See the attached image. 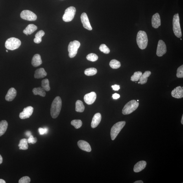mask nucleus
I'll return each instance as SVG.
<instances>
[{
	"instance_id": "nucleus-30",
	"label": "nucleus",
	"mask_w": 183,
	"mask_h": 183,
	"mask_svg": "<svg viewBox=\"0 0 183 183\" xmlns=\"http://www.w3.org/2000/svg\"><path fill=\"white\" fill-rule=\"evenodd\" d=\"M110 66L113 69H117L121 66V64L119 61L116 60H113L110 62Z\"/></svg>"
},
{
	"instance_id": "nucleus-2",
	"label": "nucleus",
	"mask_w": 183,
	"mask_h": 183,
	"mask_svg": "<svg viewBox=\"0 0 183 183\" xmlns=\"http://www.w3.org/2000/svg\"><path fill=\"white\" fill-rule=\"evenodd\" d=\"M136 41L137 45L140 49H145L147 46L148 41L146 33L142 30L139 31L137 34Z\"/></svg>"
},
{
	"instance_id": "nucleus-15",
	"label": "nucleus",
	"mask_w": 183,
	"mask_h": 183,
	"mask_svg": "<svg viewBox=\"0 0 183 183\" xmlns=\"http://www.w3.org/2000/svg\"><path fill=\"white\" fill-rule=\"evenodd\" d=\"M152 27L157 29L161 25V20L160 15L156 13L152 17Z\"/></svg>"
},
{
	"instance_id": "nucleus-10",
	"label": "nucleus",
	"mask_w": 183,
	"mask_h": 183,
	"mask_svg": "<svg viewBox=\"0 0 183 183\" xmlns=\"http://www.w3.org/2000/svg\"><path fill=\"white\" fill-rule=\"evenodd\" d=\"M167 52V47L166 45L163 40H160L159 41L157 49L156 54L159 57L162 56L166 53Z\"/></svg>"
},
{
	"instance_id": "nucleus-23",
	"label": "nucleus",
	"mask_w": 183,
	"mask_h": 183,
	"mask_svg": "<svg viewBox=\"0 0 183 183\" xmlns=\"http://www.w3.org/2000/svg\"><path fill=\"white\" fill-rule=\"evenodd\" d=\"M38 29V27L34 24H30L27 26L26 29L23 30V33L27 35H30L33 33Z\"/></svg>"
},
{
	"instance_id": "nucleus-26",
	"label": "nucleus",
	"mask_w": 183,
	"mask_h": 183,
	"mask_svg": "<svg viewBox=\"0 0 183 183\" xmlns=\"http://www.w3.org/2000/svg\"><path fill=\"white\" fill-rule=\"evenodd\" d=\"M84 106L82 102L80 100H78L76 102L75 110L78 112H82L84 110Z\"/></svg>"
},
{
	"instance_id": "nucleus-20",
	"label": "nucleus",
	"mask_w": 183,
	"mask_h": 183,
	"mask_svg": "<svg viewBox=\"0 0 183 183\" xmlns=\"http://www.w3.org/2000/svg\"><path fill=\"white\" fill-rule=\"evenodd\" d=\"M31 63L33 66L34 67L40 66L42 64V61L40 54H36L33 56Z\"/></svg>"
},
{
	"instance_id": "nucleus-12",
	"label": "nucleus",
	"mask_w": 183,
	"mask_h": 183,
	"mask_svg": "<svg viewBox=\"0 0 183 183\" xmlns=\"http://www.w3.org/2000/svg\"><path fill=\"white\" fill-rule=\"evenodd\" d=\"M96 94L94 92H91L84 96V99L85 102L88 105L92 104L96 99Z\"/></svg>"
},
{
	"instance_id": "nucleus-32",
	"label": "nucleus",
	"mask_w": 183,
	"mask_h": 183,
	"mask_svg": "<svg viewBox=\"0 0 183 183\" xmlns=\"http://www.w3.org/2000/svg\"><path fill=\"white\" fill-rule=\"evenodd\" d=\"M71 124L76 129H78L82 127V123L80 120H74L71 122Z\"/></svg>"
},
{
	"instance_id": "nucleus-25",
	"label": "nucleus",
	"mask_w": 183,
	"mask_h": 183,
	"mask_svg": "<svg viewBox=\"0 0 183 183\" xmlns=\"http://www.w3.org/2000/svg\"><path fill=\"white\" fill-rule=\"evenodd\" d=\"M32 91L34 95H39L43 97L45 96V91L42 87H40L38 88H34L33 90Z\"/></svg>"
},
{
	"instance_id": "nucleus-5",
	"label": "nucleus",
	"mask_w": 183,
	"mask_h": 183,
	"mask_svg": "<svg viewBox=\"0 0 183 183\" xmlns=\"http://www.w3.org/2000/svg\"><path fill=\"white\" fill-rule=\"evenodd\" d=\"M173 30L175 35L178 38L182 36V32L181 29L179 15L178 13L174 15L173 21Z\"/></svg>"
},
{
	"instance_id": "nucleus-38",
	"label": "nucleus",
	"mask_w": 183,
	"mask_h": 183,
	"mask_svg": "<svg viewBox=\"0 0 183 183\" xmlns=\"http://www.w3.org/2000/svg\"><path fill=\"white\" fill-rule=\"evenodd\" d=\"M27 141L28 143L34 144L36 143L37 139L36 138H34L33 136L31 135L29 137Z\"/></svg>"
},
{
	"instance_id": "nucleus-28",
	"label": "nucleus",
	"mask_w": 183,
	"mask_h": 183,
	"mask_svg": "<svg viewBox=\"0 0 183 183\" xmlns=\"http://www.w3.org/2000/svg\"><path fill=\"white\" fill-rule=\"evenodd\" d=\"M97 69L94 67H91L86 69L84 71V74L87 76H91L96 74L97 73Z\"/></svg>"
},
{
	"instance_id": "nucleus-34",
	"label": "nucleus",
	"mask_w": 183,
	"mask_h": 183,
	"mask_svg": "<svg viewBox=\"0 0 183 183\" xmlns=\"http://www.w3.org/2000/svg\"><path fill=\"white\" fill-rule=\"evenodd\" d=\"M100 50L104 53L108 54L110 53V50L105 44H101L99 48Z\"/></svg>"
},
{
	"instance_id": "nucleus-45",
	"label": "nucleus",
	"mask_w": 183,
	"mask_h": 183,
	"mask_svg": "<svg viewBox=\"0 0 183 183\" xmlns=\"http://www.w3.org/2000/svg\"><path fill=\"white\" fill-rule=\"evenodd\" d=\"M134 183H143V182L142 181V180H138V181H137L135 182Z\"/></svg>"
},
{
	"instance_id": "nucleus-31",
	"label": "nucleus",
	"mask_w": 183,
	"mask_h": 183,
	"mask_svg": "<svg viewBox=\"0 0 183 183\" xmlns=\"http://www.w3.org/2000/svg\"><path fill=\"white\" fill-rule=\"evenodd\" d=\"M143 74L140 71L136 72L134 74L132 75L131 80L132 82H137L138 81L141 76Z\"/></svg>"
},
{
	"instance_id": "nucleus-6",
	"label": "nucleus",
	"mask_w": 183,
	"mask_h": 183,
	"mask_svg": "<svg viewBox=\"0 0 183 183\" xmlns=\"http://www.w3.org/2000/svg\"><path fill=\"white\" fill-rule=\"evenodd\" d=\"M21 45V41L18 39L11 38L6 40L5 45L6 49L11 50H14L18 49Z\"/></svg>"
},
{
	"instance_id": "nucleus-24",
	"label": "nucleus",
	"mask_w": 183,
	"mask_h": 183,
	"mask_svg": "<svg viewBox=\"0 0 183 183\" xmlns=\"http://www.w3.org/2000/svg\"><path fill=\"white\" fill-rule=\"evenodd\" d=\"M8 126V122L5 120L0 122V136L5 133Z\"/></svg>"
},
{
	"instance_id": "nucleus-4",
	"label": "nucleus",
	"mask_w": 183,
	"mask_h": 183,
	"mask_svg": "<svg viewBox=\"0 0 183 183\" xmlns=\"http://www.w3.org/2000/svg\"><path fill=\"white\" fill-rule=\"evenodd\" d=\"M126 123L125 121H121L118 122L113 125L111 130V136L112 140H114L116 138Z\"/></svg>"
},
{
	"instance_id": "nucleus-37",
	"label": "nucleus",
	"mask_w": 183,
	"mask_h": 183,
	"mask_svg": "<svg viewBox=\"0 0 183 183\" xmlns=\"http://www.w3.org/2000/svg\"><path fill=\"white\" fill-rule=\"evenodd\" d=\"M38 131L40 135H43L47 134L48 131V129L46 128H39Z\"/></svg>"
},
{
	"instance_id": "nucleus-48",
	"label": "nucleus",
	"mask_w": 183,
	"mask_h": 183,
	"mask_svg": "<svg viewBox=\"0 0 183 183\" xmlns=\"http://www.w3.org/2000/svg\"><path fill=\"white\" fill-rule=\"evenodd\" d=\"M6 52H8V50H6Z\"/></svg>"
},
{
	"instance_id": "nucleus-42",
	"label": "nucleus",
	"mask_w": 183,
	"mask_h": 183,
	"mask_svg": "<svg viewBox=\"0 0 183 183\" xmlns=\"http://www.w3.org/2000/svg\"><path fill=\"white\" fill-rule=\"evenodd\" d=\"M120 97V96L117 93H115L112 95V97L114 99H118Z\"/></svg>"
},
{
	"instance_id": "nucleus-36",
	"label": "nucleus",
	"mask_w": 183,
	"mask_h": 183,
	"mask_svg": "<svg viewBox=\"0 0 183 183\" xmlns=\"http://www.w3.org/2000/svg\"><path fill=\"white\" fill-rule=\"evenodd\" d=\"M30 181V179L28 176H24L22 177L19 180V183H29Z\"/></svg>"
},
{
	"instance_id": "nucleus-29",
	"label": "nucleus",
	"mask_w": 183,
	"mask_h": 183,
	"mask_svg": "<svg viewBox=\"0 0 183 183\" xmlns=\"http://www.w3.org/2000/svg\"><path fill=\"white\" fill-rule=\"evenodd\" d=\"M41 87L45 91H49L50 90V88L49 85V80L48 79H43L41 82Z\"/></svg>"
},
{
	"instance_id": "nucleus-40",
	"label": "nucleus",
	"mask_w": 183,
	"mask_h": 183,
	"mask_svg": "<svg viewBox=\"0 0 183 183\" xmlns=\"http://www.w3.org/2000/svg\"><path fill=\"white\" fill-rule=\"evenodd\" d=\"M112 87L113 90L114 91H118L120 89V86L117 84H115L114 85L112 86Z\"/></svg>"
},
{
	"instance_id": "nucleus-17",
	"label": "nucleus",
	"mask_w": 183,
	"mask_h": 183,
	"mask_svg": "<svg viewBox=\"0 0 183 183\" xmlns=\"http://www.w3.org/2000/svg\"><path fill=\"white\" fill-rule=\"evenodd\" d=\"M16 90L13 88H11L8 90L5 97V99L8 101H12L16 97Z\"/></svg>"
},
{
	"instance_id": "nucleus-18",
	"label": "nucleus",
	"mask_w": 183,
	"mask_h": 183,
	"mask_svg": "<svg viewBox=\"0 0 183 183\" xmlns=\"http://www.w3.org/2000/svg\"><path fill=\"white\" fill-rule=\"evenodd\" d=\"M101 119V116L100 113H96L93 116L91 123V126L92 128H95L99 125Z\"/></svg>"
},
{
	"instance_id": "nucleus-11",
	"label": "nucleus",
	"mask_w": 183,
	"mask_h": 183,
	"mask_svg": "<svg viewBox=\"0 0 183 183\" xmlns=\"http://www.w3.org/2000/svg\"><path fill=\"white\" fill-rule=\"evenodd\" d=\"M34 109L31 106H29L24 109L23 111L19 114L21 119H24L29 118L33 113Z\"/></svg>"
},
{
	"instance_id": "nucleus-7",
	"label": "nucleus",
	"mask_w": 183,
	"mask_h": 183,
	"mask_svg": "<svg viewBox=\"0 0 183 183\" xmlns=\"http://www.w3.org/2000/svg\"><path fill=\"white\" fill-rule=\"evenodd\" d=\"M80 45L79 41L74 40L70 43L68 50L69 57L73 58L76 56L78 50Z\"/></svg>"
},
{
	"instance_id": "nucleus-13",
	"label": "nucleus",
	"mask_w": 183,
	"mask_h": 183,
	"mask_svg": "<svg viewBox=\"0 0 183 183\" xmlns=\"http://www.w3.org/2000/svg\"><path fill=\"white\" fill-rule=\"evenodd\" d=\"M81 19L83 27L89 30H92V28L90 25L88 16L86 13H83L81 16Z\"/></svg>"
},
{
	"instance_id": "nucleus-44",
	"label": "nucleus",
	"mask_w": 183,
	"mask_h": 183,
	"mask_svg": "<svg viewBox=\"0 0 183 183\" xmlns=\"http://www.w3.org/2000/svg\"><path fill=\"white\" fill-rule=\"evenodd\" d=\"M2 162H3V158H2V156L0 155V165L1 164Z\"/></svg>"
},
{
	"instance_id": "nucleus-22",
	"label": "nucleus",
	"mask_w": 183,
	"mask_h": 183,
	"mask_svg": "<svg viewBox=\"0 0 183 183\" xmlns=\"http://www.w3.org/2000/svg\"><path fill=\"white\" fill-rule=\"evenodd\" d=\"M151 74V72L150 71H146L144 73L139 79V82L138 84H145L147 82L148 77H149Z\"/></svg>"
},
{
	"instance_id": "nucleus-14",
	"label": "nucleus",
	"mask_w": 183,
	"mask_h": 183,
	"mask_svg": "<svg viewBox=\"0 0 183 183\" xmlns=\"http://www.w3.org/2000/svg\"><path fill=\"white\" fill-rule=\"evenodd\" d=\"M173 97L176 99H180L183 97V87L178 86L174 89L171 92Z\"/></svg>"
},
{
	"instance_id": "nucleus-47",
	"label": "nucleus",
	"mask_w": 183,
	"mask_h": 183,
	"mask_svg": "<svg viewBox=\"0 0 183 183\" xmlns=\"http://www.w3.org/2000/svg\"><path fill=\"white\" fill-rule=\"evenodd\" d=\"M181 123L183 125V115H182V118L181 120Z\"/></svg>"
},
{
	"instance_id": "nucleus-1",
	"label": "nucleus",
	"mask_w": 183,
	"mask_h": 183,
	"mask_svg": "<svg viewBox=\"0 0 183 183\" xmlns=\"http://www.w3.org/2000/svg\"><path fill=\"white\" fill-rule=\"evenodd\" d=\"M62 106V101L61 98L57 96L54 99L51 104V115L53 118H57L59 115Z\"/></svg>"
},
{
	"instance_id": "nucleus-39",
	"label": "nucleus",
	"mask_w": 183,
	"mask_h": 183,
	"mask_svg": "<svg viewBox=\"0 0 183 183\" xmlns=\"http://www.w3.org/2000/svg\"><path fill=\"white\" fill-rule=\"evenodd\" d=\"M45 33L43 30H40L36 34L35 38L42 39V37L45 35Z\"/></svg>"
},
{
	"instance_id": "nucleus-9",
	"label": "nucleus",
	"mask_w": 183,
	"mask_h": 183,
	"mask_svg": "<svg viewBox=\"0 0 183 183\" xmlns=\"http://www.w3.org/2000/svg\"><path fill=\"white\" fill-rule=\"evenodd\" d=\"M21 18L24 20L30 21H35L37 19L36 15L31 11L25 10L23 11L21 14Z\"/></svg>"
},
{
	"instance_id": "nucleus-49",
	"label": "nucleus",
	"mask_w": 183,
	"mask_h": 183,
	"mask_svg": "<svg viewBox=\"0 0 183 183\" xmlns=\"http://www.w3.org/2000/svg\"><path fill=\"white\" fill-rule=\"evenodd\" d=\"M139 101V100H137V101Z\"/></svg>"
},
{
	"instance_id": "nucleus-8",
	"label": "nucleus",
	"mask_w": 183,
	"mask_h": 183,
	"mask_svg": "<svg viewBox=\"0 0 183 183\" xmlns=\"http://www.w3.org/2000/svg\"><path fill=\"white\" fill-rule=\"evenodd\" d=\"M76 12V8L74 6H70L67 9L62 17L63 21L66 22L71 21L74 17Z\"/></svg>"
},
{
	"instance_id": "nucleus-41",
	"label": "nucleus",
	"mask_w": 183,
	"mask_h": 183,
	"mask_svg": "<svg viewBox=\"0 0 183 183\" xmlns=\"http://www.w3.org/2000/svg\"><path fill=\"white\" fill-rule=\"evenodd\" d=\"M41 41H42V39L35 38L34 39V42L36 43H38V44L40 43L41 42Z\"/></svg>"
},
{
	"instance_id": "nucleus-3",
	"label": "nucleus",
	"mask_w": 183,
	"mask_h": 183,
	"mask_svg": "<svg viewBox=\"0 0 183 183\" xmlns=\"http://www.w3.org/2000/svg\"><path fill=\"white\" fill-rule=\"evenodd\" d=\"M139 104L136 100H132L126 104L122 110L123 115H128L136 110L138 108Z\"/></svg>"
},
{
	"instance_id": "nucleus-16",
	"label": "nucleus",
	"mask_w": 183,
	"mask_h": 183,
	"mask_svg": "<svg viewBox=\"0 0 183 183\" xmlns=\"http://www.w3.org/2000/svg\"><path fill=\"white\" fill-rule=\"evenodd\" d=\"M77 144L78 146L80 149L83 150V151L87 152H90L91 151L90 145L85 141L79 140Z\"/></svg>"
},
{
	"instance_id": "nucleus-33",
	"label": "nucleus",
	"mask_w": 183,
	"mask_h": 183,
	"mask_svg": "<svg viewBox=\"0 0 183 183\" xmlns=\"http://www.w3.org/2000/svg\"><path fill=\"white\" fill-rule=\"evenodd\" d=\"M87 60L91 62H94L98 60V56L95 54L90 53L87 56Z\"/></svg>"
},
{
	"instance_id": "nucleus-43",
	"label": "nucleus",
	"mask_w": 183,
	"mask_h": 183,
	"mask_svg": "<svg viewBox=\"0 0 183 183\" xmlns=\"http://www.w3.org/2000/svg\"><path fill=\"white\" fill-rule=\"evenodd\" d=\"M26 135L27 136L29 137L31 135V133L30 131H27L26 133Z\"/></svg>"
},
{
	"instance_id": "nucleus-19",
	"label": "nucleus",
	"mask_w": 183,
	"mask_h": 183,
	"mask_svg": "<svg viewBox=\"0 0 183 183\" xmlns=\"http://www.w3.org/2000/svg\"><path fill=\"white\" fill-rule=\"evenodd\" d=\"M146 165L147 162L143 160L140 161L134 165V171L135 172H139L144 169Z\"/></svg>"
},
{
	"instance_id": "nucleus-35",
	"label": "nucleus",
	"mask_w": 183,
	"mask_h": 183,
	"mask_svg": "<svg viewBox=\"0 0 183 183\" xmlns=\"http://www.w3.org/2000/svg\"><path fill=\"white\" fill-rule=\"evenodd\" d=\"M176 76L178 78H182L183 77V65L178 67L177 70Z\"/></svg>"
},
{
	"instance_id": "nucleus-21",
	"label": "nucleus",
	"mask_w": 183,
	"mask_h": 183,
	"mask_svg": "<svg viewBox=\"0 0 183 183\" xmlns=\"http://www.w3.org/2000/svg\"><path fill=\"white\" fill-rule=\"evenodd\" d=\"M47 75V73L43 68L38 69L35 72L34 77L37 79L44 78Z\"/></svg>"
},
{
	"instance_id": "nucleus-46",
	"label": "nucleus",
	"mask_w": 183,
	"mask_h": 183,
	"mask_svg": "<svg viewBox=\"0 0 183 183\" xmlns=\"http://www.w3.org/2000/svg\"><path fill=\"white\" fill-rule=\"evenodd\" d=\"M5 181L3 179H0V183H6Z\"/></svg>"
},
{
	"instance_id": "nucleus-27",
	"label": "nucleus",
	"mask_w": 183,
	"mask_h": 183,
	"mask_svg": "<svg viewBox=\"0 0 183 183\" xmlns=\"http://www.w3.org/2000/svg\"><path fill=\"white\" fill-rule=\"evenodd\" d=\"M28 141L27 139H21L18 145L19 149L22 150H27L28 148Z\"/></svg>"
}]
</instances>
